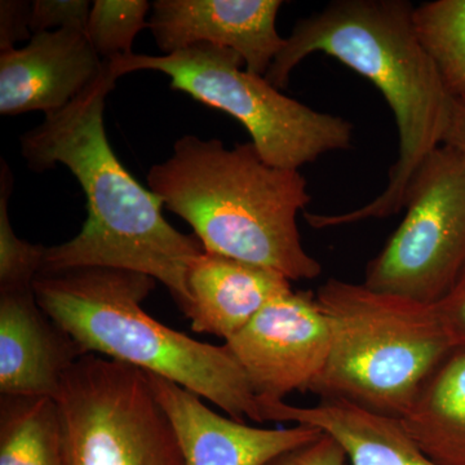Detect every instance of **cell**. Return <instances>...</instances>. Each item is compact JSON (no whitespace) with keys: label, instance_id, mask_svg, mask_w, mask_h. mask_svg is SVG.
Here are the masks:
<instances>
[{"label":"cell","instance_id":"24","mask_svg":"<svg viewBox=\"0 0 465 465\" xmlns=\"http://www.w3.org/2000/svg\"><path fill=\"white\" fill-rule=\"evenodd\" d=\"M436 305L452 344L465 349V268L445 298Z\"/></svg>","mask_w":465,"mask_h":465},{"label":"cell","instance_id":"17","mask_svg":"<svg viewBox=\"0 0 465 465\" xmlns=\"http://www.w3.org/2000/svg\"><path fill=\"white\" fill-rule=\"evenodd\" d=\"M0 465H67L65 433L56 401L2 396Z\"/></svg>","mask_w":465,"mask_h":465},{"label":"cell","instance_id":"25","mask_svg":"<svg viewBox=\"0 0 465 465\" xmlns=\"http://www.w3.org/2000/svg\"><path fill=\"white\" fill-rule=\"evenodd\" d=\"M442 145L449 146L465 158V94L454 97L448 130Z\"/></svg>","mask_w":465,"mask_h":465},{"label":"cell","instance_id":"19","mask_svg":"<svg viewBox=\"0 0 465 465\" xmlns=\"http://www.w3.org/2000/svg\"><path fill=\"white\" fill-rule=\"evenodd\" d=\"M150 8L146 0H94L85 34L97 54L104 61L133 54L134 38L149 27Z\"/></svg>","mask_w":465,"mask_h":465},{"label":"cell","instance_id":"2","mask_svg":"<svg viewBox=\"0 0 465 465\" xmlns=\"http://www.w3.org/2000/svg\"><path fill=\"white\" fill-rule=\"evenodd\" d=\"M406 0H338L298 21L265 78L278 90L313 54L336 58L381 92L399 130V158L387 188L374 201L339 215L307 213L316 229L385 219L403 210L409 183L425 158L442 145L454 97L421 47Z\"/></svg>","mask_w":465,"mask_h":465},{"label":"cell","instance_id":"16","mask_svg":"<svg viewBox=\"0 0 465 465\" xmlns=\"http://www.w3.org/2000/svg\"><path fill=\"white\" fill-rule=\"evenodd\" d=\"M401 421L434 463L465 465V349L436 367Z\"/></svg>","mask_w":465,"mask_h":465},{"label":"cell","instance_id":"7","mask_svg":"<svg viewBox=\"0 0 465 465\" xmlns=\"http://www.w3.org/2000/svg\"><path fill=\"white\" fill-rule=\"evenodd\" d=\"M54 401L67 465H185L173 425L143 370L84 354Z\"/></svg>","mask_w":465,"mask_h":465},{"label":"cell","instance_id":"3","mask_svg":"<svg viewBox=\"0 0 465 465\" xmlns=\"http://www.w3.org/2000/svg\"><path fill=\"white\" fill-rule=\"evenodd\" d=\"M148 183L207 252L272 269L291 282L322 273L300 237L298 215L312 200L307 180L266 163L252 143L229 149L188 134L150 168Z\"/></svg>","mask_w":465,"mask_h":465},{"label":"cell","instance_id":"23","mask_svg":"<svg viewBox=\"0 0 465 465\" xmlns=\"http://www.w3.org/2000/svg\"><path fill=\"white\" fill-rule=\"evenodd\" d=\"M32 3L20 0L0 2V52L12 50L17 42L33 38L30 30Z\"/></svg>","mask_w":465,"mask_h":465},{"label":"cell","instance_id":"9","mask_svg":"<svg viewBox=\"0 0 465 465\" xmlns=\"http://www.w3.org/2000/svg\"><path fill=\"white\" fill-rule=\"evenodd\" d=\"M224 345L260 400L283 401L292 391H309L322 372L331 331L316 295L291 290L268 302Z\"/></svg>","mask_w":465,"mask_h":465},{"label":"cell","instance_id":"13","mask_svg":"<svg viewBox=\"0 0 465 465\" xmlns=\"http://www.w3.org/2000/svg\"><path fill=\"white\" fill-rule=\"evenodd\" d=\"M84 356L39 305L33 287L0 291V393L54 400Z\"/></svg>","mask_w":465,"mask_h":465},{"label":"cell","instance_id":"6","mask_svg":"<svg viewBox=\"0 0 465 465\" xmlns=\"http://www.w3.org/2000/svg\"><path fill=\"white\" fill-rule=\"evenodd\" d=\"M105 61L118 78L139 70L163 73L173 90L237 119L271 166L299 171L326 153L351 148V122L291 99L246 70L228 48L201 43L163 56L133 54Z\"/></svg>","mask_w":465,"mask_h":465},{"label":"cell","instance_id":"22","mask_svg":"<svg viewBox=\"0 0 465 465\" xmlns=\"http://www.w3.org/2000/svg\"><path fill=\"white\" fill-rule=\"evenodd\" d=\"M347 455L341 446L329 434L284 451L265 465H345Z\"/></svg>","mask_w":465,"mask_h":465},{"label":"cell","instance_id":"12","mask_svg":"<svg viewBox=\"0 0 465 465\" xmlns=\"http://www.w3.org/2000/svg\"><path fill=\"white\" fill-rule=\"evenodd\" d=\"M146 375L173 425L185 465H265L323 433L302 424L287 430L250 427L217 414L201 397L180 385L149 372Z\"/></svg>","mask_w":465,"mask_h":465},{"label":"cell","instance_id":"18","mask_svg":"<svg viewBox=\"0 0 465 465\" xmlns=\"http://www.w3.org/2000/svg\"><path fill=\"white\" fill-rule=\"evenodd\" d=\"M421 47L452 97L465 94V0H434L412 11Z\"/></svg>","mask_w":465,"mask_h":465},{"label":"cell","instance_id":"10","mask_svg":"<svg viewBox=\"0 0 465 465\" xmlns=\"http://www.w3.org/2000/svg\"><path fill=\"white\" fill-rule=\"evenodd\" d=\"M281 0H157L149 20L164 54L192 45H216L237 52L246 70L265 76L283 50L277 32Z\"/></svg>","mask_w":465,"mask_h":465},{"label":"cell","instance_id":"4","mask_svg":"<svg viewBox=\"0 0 465 465\" xmlns=\"http://www.w3.org/2000/svg\"><path fill=\"white\" fill-rule=\"evenodd\" d=\"M155 282L137 272L92 266L41 273L33 289L43 311L84 354L167 379L242 423L266 421L264 401L225 345L194 341L143 311Z\"/></svg>","mask_w":465,"mask_h":465},{"label":"cell","instance_id":"14","mask_svg":"<svg viewBox=\"0 0 465 465\" xmlns=\"http://www.w3.org/2000/svg\"><path fill=\"white\" fill-rule=\"evenodd\" d=\"M193 331L228 341L272 300L292 290L278 272L203 251L188 272Z\"/></svg>","mask_w":465,"mask_h":465},{"label":"cell","instance_id":"21","mask_svg":"<svg viewBox=\"0 0 465 465\" xmlns=\"http://www.w3.org/2000/svg\"><path fill=\"white\" fill-rule=\"evenodd\" d=\"M91 8L87 0H35L30 9V30L33 35L56 30L85 33Z\"/></svg>","mask_w":465,"mask_h":465},{"label":"cell","instance_id":"15","mask_svg":"<svg viewBox=\"0 0 465 465\" xmlns=\"http://www.w3.org/2000/svg\"><path fill=\"white\" fill-rule=\"evenodd\" d=\"M268 405L269 420L293 421L329 434L351 465H439L419 448L399 418L336 399H322L312 407L284 401Z\"/></svg>","mask_w":465,"mask_h":465},{"label":"cell","instance_id":"8","mask_svg":"<svg viewBox=\"0 0 465 465\" xmlns=\"http://www.w3.org/2000/svg\"><path fill=\"white\" fill-rule=\"evenodd\" d=\"M403 210L363 283L437 304L465 268V158L449 146L433 150L412 176Z\"/></svg>","mask_w":465,"mask_h":465},{"label":"cell","instance_id":"11","mask_svg":"<svg viewBox=\"0 0 465 465\" xmlns=\"http://www.w3.org/2000/svg\"><path fill=\"white\" fill-rule=\"evenodd\" d=\"M104 65L84 32L35 34L26 47L0 52V113L64 109L94 84Z\"/></svg>","mask_w":465,"mask_h":465},{"label":"cell","instance_id":"20","mask_svg":"<svg viewBox=\"0 0 465 465\" xmlns=\"http://www.w3.org/2000/svg\"><path fill=\"white\" fill-rule=\"evenodd\" d=\"M11 171L2 162L0 179V291L29 289L41 273L45 249L18 238L9 220L8 202L12 193Z\"/></svg>","mask_w":465,"mask_h":465},{"label":"cell","instance_id":"5","mask_svg":"<svg viewBox=\"0 0 465 465\" xmlns=\"http://www.w3.org/2000/svg\"><path fill=\"white\" fill-rule=\"evenodd\" d=\"M331 347L309 391L402 418L454 351L436 304L331 280L317 290Z\"/></svg>","mask_w":465,"mask_h":465},{"label":"cell","instance_id":"1","mask_svg":"<svg viewBox=\"0 0 465 465\" xmlns=\"http://www.w3.org/2000/svg\"><path fill=\"white\" fill-rule=\"evenodd\" d=\"M118 79L105 61L101 74L73 103L47 113L21 137L27 166L43 173L64 164L87 198L84 228L73 240L45 249L41 273L92 266L137 272L163 283L185 314L192 302L189 268L204 249L195 235L167 222L162 201L113 152L104 109Z\"/></svg>","mask_w":465,"mask_h":465}]
</instances>
